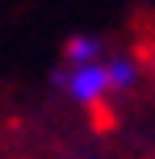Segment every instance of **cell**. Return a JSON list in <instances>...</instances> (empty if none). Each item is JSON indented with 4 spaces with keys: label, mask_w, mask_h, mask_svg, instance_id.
Listing matches in <instances>:
<instances>
[{
    "label": "cell",
    "mask_w": 155,
    "mask_h": 159,
    "mask_svg": "<svg viewBox=\"0 0 155 159\" xmlns=\"http://www.w3.org/2000/svg\"><path fill=\"white\" fill-rule=\"evenodd\" d=\"M134 80H139L134 59H117V55H105L97 63H80V67H67V63L55 67V84L75 105H97L113 92H126V88H134Z\"/></svg>",
    "instance_id": "6da1fadb"
},
{
    "label": "cell",
    "mask_w": 155,
    "mask_h": 159,
    "mask_svg": "<svg viewBox=\"0 0 155 159\" xmlns=\"http://www.w3.org/2000/svg\"><path fill=\"white\" fill-rule=\"evenodd\" d=\"M97 59H105V46H101V38H92V34H75V38L63 46V63L67 67L97 63Z\"/></svg>",
    "instance_id": "7a4b0ae2"
}]
</instances>
